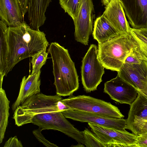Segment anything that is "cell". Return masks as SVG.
I'll use <instances>...</instances> for the list:
<instances>
[{"instance_id":"cell-1","label":"cell","mask_w":147,"mask_h":147,"mask_svg":"<svg viewBox=\"0 0 147 147\" xmlns=\"http://www.w3.org/2000/svg\"><path fill=\"white\" fill-rule=\"evenodd\" d=\"M8 52L5 76L18 62L32 57L49 45L44 32L31 28L24 21L19 25L8 27Z\"/></svg>"},{"instance_id":"cell-2","label":"cell","mask_w":147,"mask_h":147,"mask_svg":"<svg viewBox=\"0 0 147 147\" xmlns=\"http://www.w3.org/2000/svg\"><path fill=\"white\" fill-rule=\"evenodd\" d=\"M47 52L52 60L56 94L64 96L72 95L79 87L78 76L68 50L55 42L49 45Z\"/></svg>"},{"instance_id":"cell-3","label":"cell","mask_w":147,"mask_h":147,"mask_svg":"<svg viewBox=\"0 0 147 147\" xmlns=\"http://www.w3.org/2000/svg\"><path fill=\"white\" fill-rule=\"evenodd\" d=\"M61 96L57 94L51 96L39 93L28 98L14 112L15 124L19 127L31 123L33 117L39 114L62 111Z\"/></svg>"},{"instance_id":"cell-4","label":"cell","mask_w":147,"mask_h":147,"mask_svg":"<svg viewBox=\"0 0 147 147\" xmlns=\"http://www.w3.org/2000/svg\"><path fill=\"white\" fill-rule=\"evenodd\" d=\"M98 45V59L105 68L117 72L134 48L130 35L119 34Z\"/></svg>"},{"instance_id":"cell-5","label":"cell","mask_w":147,"mask_h":147,"mask_svg":"<svg viewBox=\"0 0 147 147\" xmlns=\"http://www.w3.org/2000/svg\"><path fill=\"white\" fill-rule=\"evenodd\" d=\"M71 109L96 113L112 117L123 118L124 116L118 108L110 102L85 95H72L61 100Z\"/></svg>"},{"instance_id":"cell-6","label":"cell","mask_w":147,"mask_h":147,"mask_svg":"<svg viewBox=\"0 0 147 147\" xmlns=\"http://www.w3.org/2000/svg\"><path fill=\"white\" fill-rule=\"evenodd\" d=\"M104 68L98 59L97 46L91 44L82 59L81 67L82 83L86 92H89L97 90L102 81Z\"/></svg>"},{"instance_id":"cell-7","label":"cell","mask_w":147,"mask_h":147,"mask_svg":"<svg viewBox=\"0 0 147 147\" xmlns=\"http://www.w3.org/2000/svg\"><path fill=\"white\" fill-rule=\"evenodd\" d=\"M66 118L61 111L50 112L36 115L32 119L31 123L43 130L53 129L60 131L78 143L84 145L82 131L75 128Z\"/></svg>"},{"instance_id":"cell-8","label":"cell","mask_w":147,"mask_h":147,"mask_svg":"<svg viewBox=\"0 0 147 147\" xmlns=\"http://www.w3.org/2000/svg\"><path fill=\"white\" fill-rule=\"evenodd\" d=\"M95 135L105 147H135L137 136L120 130L88 123Z\"/></svg>"},{"instance_id":"cell-9","label":"cell","mask_w":147,"mask_h":147,"mask_svg":"<svg viewBox=\"0 0 147 147\" xmlns=\"http://www.w3.org/2000/svg\"><path fill=\"white\" fill-rule=\"evenodd\" d=\"M94 7L92 0H81L76 18L74 21L75 40L88 45L90 36L93 32Z\"/></svg>"},{"instance_id":"cell-10","label":"cell","mask_w":147,"mask_h":147,"mask_svg":"<svg viewBox=\"0 0 147 147\" xmlns=\"http://www.w3.org/2000/svg\"><path fill=\"white\" fill-rule=\"evenodd\" d=\"M66 118L82 122H87L114 129L125 130L126 129V119H118L96 113H91L74 109L61 112Z\"/></svg>"},{"instance_id":"cell-11","label":"cell","mask_w":147,"mask_h":147,"mask_svg":"<svg viewBox=\"0 0 147 147\" xmlns=\"http://www.w3.org/2000/svg\"><path fill=\"white\" fill-rule=\"evenodd\" d=\"M117 75L138 91L147 96V61L140 64L124 63Z\"/></svg>"},{"instance_id":"cell-12","label":"cell","mask_w":147,"mask_h":147,"mask_svg":"<svg viewBox=\"0 0 147 147\" xmlns=\"http://www.w3.org/2000/svg\"><path fill=\"white\" fill-rule=\"evenodd\" d=\"M104 92L121 104L130 105L138 94L137 90L117 75L105 83Z\"/></svg>"},{"instance_id":"cell-13","label":"cell","mask_w":147,"mask_h":147,"mask_svg":"<svg viewBox=\"0 0 147 147\" xmlns=\"http://www.w3.org/2000/svg\"><path fill=\"white\" fill-rule=\"evenodd\" d=\"M132 28H147V0H119Z\"/></svg>"},{"instance_id":"cell-14","label":"cell","mask_w":147,"mask_h":147,"mask_svg":"<svg viewBox=\"0 0 147 147\" xmlns=\"http://www.w3.org/2000/svg\"><path fill=\"white\" fill-rule=\"evenodd\" d=\"M121 35L129 36L130 28L123 8L119 0H111L102 15Z\"/></svg>"},{"instance_id":"cell-15","label":"cell","mask_w":147,"mask_h":147,"mask_svg":"<svg viewBox=\"0 0 147 147\" xmlns=\"http://www.w3.org/2000/svg\"><path fill=\"white\" fill-rule=\"evenodd\" d=\"M24 15L20 0H0V19L8 27L20 25Z\"/></svg>"},{"instance_id":"cell-16","label":"cell","mask_w":147,"mask_h":147,"mask_svg":"<svg viewBox=\"0 0 147 147\" xmlns=\"http://www.w3.org/2000/svg\"><path fill=\"white\" fill-rule=\"evenodd\" d=\"M41 72L40 70L37 73L32 75L31 74L27 77L24 76L22 78L18 97L12 106L13 112L27 98L40 92Z\"/></svg>"},{"instance_id":"cell-17","label":"cell","mask_w":147,"mask_h":147,"mask_svg":"<svg viewBox=\"0 0 147 147\" xmlns=\"http://www.w3.org/2000/svg\"><path fill=\"white\" fill-rule=\"evenodd\" d=\"M92 34L98 44L104 42L119 34L102 15L95 21Z\"/></svg>"},{"instance_id":"cell-18","label":"cell","mask_w":147,"mask_h":147,"mask_svg":"<svg viewBox=\"0 0 147 147\" xmlns=\"http://www.w3.org/2000/svg\"><path fill=\"white\" fill-rule=\"evenodd\" d=\"M138 92L136 99L130 105L128 117L126 119L127 124L135 120L147 119V96Z\"/></svg>"},{"instance_id":"cell-19","label":"cell","mask_w":147,"mask_h":147,"mask_svg":"<svg viewBox=\"0 0 147 147\" xmlns=\"http://www.w3.org/2000/svg\"><path fill=\"white\" fill-rule=\"evenodd\" d=\"M130 35L134 45L133 53L139 59L147 61V38L133 28H130Z\"/></svg>"},{"instance_id":"cell-20","label":"cell","mask_w":147,"mask_h":147,"mask_svg":"<svg viewBox=\"0 0 147 147\" xmlns=\"http://www.w3.org/2000/svg\"><path fill=\"white\" fill-rule=\"evenodd\" d=\"M10 101L8 99L5 90L0 88V143L4 139L8 124L9 116Z\"/></svg>"},{"instance_id":"cell-21","label":"cell","mask_w":147,"mask_h":147,"mask_svg":"<svg viewBox=\"0 0 147 147\" xmlns=\"http://www.w3.org/2000/svg\"><path fill=\"white\" fill-rule=\"evenodd\" d=\"M8 27L0 21V77L3 78L8 52L7 33Z\"/></svg>"},{"instance_id":"cell-22","label":"cell","mask_w":147,"mask_h":147,"mask_svg":"<svg viewBox=\"0 0 147 147\" xmlns=\"http://www.w3.org/2000/svg\"><path fill=\"white\" fill-rule=\"evenodd\" d=\"M81 0H59V3L65 13L75 20L80 8Z\"/></svg>"},{"instance_id":"cell-23","label":"cell","mask_w":147,"mask_h":147,"mask_svg":"<svg viewBox=\"0 0 147 147\" xmlns=\"http://www.w3.org/2000/svg\"><path fill=\"white\" fill-rule=\"evenodd\" d=\"M47 49H44L32 57L31 62L32 71L31 74L38 73L42 66L45 64L49 54Z\"/></svg>"},{"instance_id":"cell-24","label":"cell","mask_w":147,"mask_h":147,"mask_svg":"<svg viewBox=\"0 0 147 147\" xmlns=\"http://www.w3.org/2000/svg\"><path fill=\"white\" fill-rule=\"evenodd\" d=\"M126 129L131 130L137 136L147 133V119L135 120L127 124Z\"/></svg>"},{"instance_id":"cell-25","label":"cell","mask_w":147,"mask_h":147,"mask_svg":"<svg viewBox=\"0 0 147 147\" xmlns=\"http://www.w3.org/2000/svg\"><path fill=\"white\" fill-rule=\"evenodd\" d=\"M84 136V145L87 147H105L104 144L95 135L86 128L82 131Z\"/></svg>"},{"instance_id":"cell-26","label":"cell","mask_w":147,"mask_h":147,"mask_svg":"<svg viewBox=\"0 0 147 147\" xmlns=\"http://www.w3.org/2000/svg\"><path fill=\"white\" fill-rule=\"evenodd\" d=\"M42 130V129L39 127L37 129L33 130L32 133L38 140L45 146L49 147H58L56 145L51 142L45 139L41 133Z\"/></svg>"},{"instance_id":"cell-27","label":"cell","mask_w":147,"mask_h":147,"mask_svg":"<svg viewBox=\"0 0 147 147\" xmlns=\"http://www.w3.org/2000/svg\"><path fill=\"white\" fill-rule=\"evenodd\" d=\"M23 145L21 141L19 140L17 136L11 137L5 142L4 147H23Z\"/></svg>"},{"instance_id":"cell-28","label":"cell","mask_w":147,"mask_h":147,"mask_svg":"<svg viewBox=\"0 0 147 147\" xmlns=\"http://www.w3.org/2000/svg\"><path fill=\"white\" fill-rule=\"evenodd\" d=\"M135 147H147V133L137 136Z\"/></svg>"},{"instance_id":"cell-29","label":"cell","mask_w":147,"mask_h":147,"mask_svg":"<svg viewBox=\"0 0 147 147\" xmlns=\"http://www.w3.org/2000/svg\"><path fill=\"white\" fill-rule=\"evenodd\" d=\"M142 60L136 56L132 52L125 59L124 63L133 64H140Z\"/></svg>"},{"instance_id":"cell-30","label":"cell","mask_w":147,"mask_h":147,"mask_svg":"<svg viewBox=\"0 0 147 147\" xmlns=\"http://www.w3.org/2000/svg\"><path fill=\"white\" fill-rule=\"evenodd\" d=\"M20 1L24 15L25 16L28 11V0H20Z\"/></svg>"},{"instance_id":"cell-31","label":"cell","mask_w":147,"mask_h":147,"mask_svg":"<svg viewBox=\"0 0 147 147\" xmlns=\"http://www.w3.org/2000/svg\"><path fill=\"white\" fill-rule=\"evenodd\" d=\"M137 30L141 34L147 38V28H141Z\"/></svg>"},{"instance_id":"cell-32","label":"cell","mask_w":147,"mask_h":147,"mask_svg":"<svg viewBox=\"0 0 147 147\" xmlns=\"http://www.w3.org/2000/svg\"><path fill=\"white\" fill-rule=\"evenodd\" d=\"M111 0H101V2L103 5L106 6Z\"/></svg>"},{"instance_id":"cell-33","label":"cell","mask_w":147,"mask_h":147,"mask_svg":"<svg viewBox=\"0 0 147 147\" xmlns=\"http://www.w3.org/2000/svg\"><path fill=\"white\" fill-rule=\"evenodd\" d=\"M84 144L81 143H78V144L76 146H72L74 147H84V146L83 145Z\"/></svg>"}]
</instances>
